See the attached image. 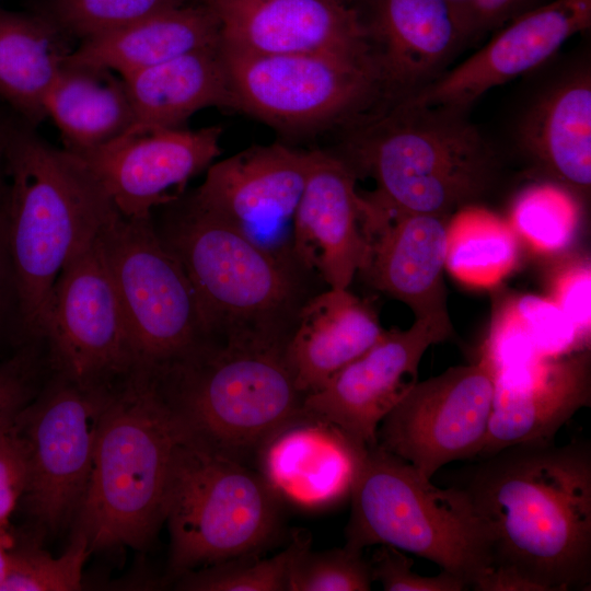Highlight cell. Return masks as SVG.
Returning a JSON list of instances; mask_svg holds the SVG:
<instances>
[{
  "instance_id": "1",
  "label": "cell",
  "mask_w": 591,
  "mask_h": 591,
  "mask_svg": "<svg viewBox=\"0 0 591 591\" xmlns=\"http://www.w3.org/2000/svg\"><path fill=\"white\" fill-rule=\"evenodd\" d=\"M485 523L493 568L531 591L589 590L591 447L523 442L482 457L466 486Z\"/></svg>"
},
{
  "instance_id": "2",
  "label": "cell",
  "mask_w": 591,
  "mask_h": 591,
  "mask_svg": "<svg viewBox=\"0 0 591 591\" xmlns=\"http://www.w3.org/2000/svg\"><path fill=\"white\" fill-rule=\"evenodd\" d=\"M7 244L20 333L39 339L51 289L65 265L117 211L76 153L58 149L21 124L4 160Z\"/></svg>"
},
{
  "instance_id": "3",
  "label": "cell",
  "mask_w": 591,
  "mask_h": 591,
  "mask_svg": "<svg viewBox=\"0 0 591 591\" xmlns=\"http://www.w3.org/2000/svg\"><path fill=\"white\" fill-rule=\"evenodd\" d=\"M157 230L185 269L215 341L287 344L302 305L318 292L314 273L271 254L193 197Z\"/></svg>"
},
{
  "instance_id": "4",
  "label": "cell",
  "mask_w": 591,
  "mask_h": 591,
  "mask_svg": "<svg viewBox=\"0 0 591 591\" xmlns=\"http://www.w3.org/2000/svg\"><path fill=\"white\" fill-rule=\"evenodd\" d=\"M185 432L155 376L136 370L116 386L74 518L91 553L151 542L164 522L173 453Z\"/></svg>"
},
{
  "instance_id": "5",
  "label": "cell",
  "mask_w": 591,
  "mask_h": 591,
  "mask_svg": "<svg viewBox=\"0 0 591 591\" xmlns=\"http://www.w3.org/2000/svg\"><path fill=\"white\" fill-rule=\"evenodd\" d=\"M464 113L394 101L361 124L340 157L374 178L373 204L447 217L484 195L498 171L494 149Z\"/></svg>"
},
{
  "instance_id": "6",
  "label": "cell",
  "mask_w": 591,
  "mask_h": 591,
  "mask_svg": "<svg viewBox=\"0 0 591 591\" xmlns=\"http://www.w3.org/2000/svg\"><path fill=\"white\" fill-rule=\"evenodd\" d=\"M286 346L212 340L157 379L190 436L248 464L275 431L302 413L304 395Z\"/></svg>"
},
{
  "instance_id": "7",
  "label": "cell",
  "mask_w": 591,
  "mask_h": 591,
  "mask_svg": "<svg viewBox=\"0 0 591 591\" xmlns=\"http://www.w3.org/2000/svg\"><path fill=\"white\" fill-rule=\"evenodd\" d=\"M346 544L391 545L473 586L493 565L485 523L464 488H440L379 444L362 454L351 490Z\"/></svg>"
},
{
  "instance_id": "8",
  "label": "cell",
  "mask_w": 591,
  "mask_h": 591,
  "mask_svg": "<svg viewBox=\"0 0 591 591\" xmlns=\"http://www.w3.org/2000/svg\"><path fill=\"white\" fill-rule=\"evenodd\" d=\"M280 505L255 468L186 431L173 453L165 497L171 571L181 576L258 553L279 531Z\"/></svg>"
},
{
  "instance_id": "9",
  "label": "cell",
  "mask_w": 591,
  "mask_h": 591,
  "mask_svg": "<svg viewBox=\"0 0 591 591\" xmlns=\"http://www.w3.org/2000/svg\"><path fill=\"white\" fill-rule=\"evenodd\" d=\"M100 240L136 370L160 376L212 341L187 274L152 217L129 219L116 211L100 231Z\"/></svg>"
},
{
  "instance_id": "10",
  "label": "cell",
  "mask_w": 591,
  "mask_h": 591,
  "mask_svg": "<svg viewBox=\"0 0 591 591\" xmlns=\"http://www.w3.org/2000/svg\"><path fill=\"white\" fill-rule=\"evenodd\" d=\"M220 51L233 108L285 131L331 126L355 117L383 97L370 60L328 51Z\"/></svg>"
},
{
  "instance_id": "11",
  "label": "cell",
  "mask_w": 591,
  "mask_h": 591,
  "mask_svg": "<svg viewBox=\"0 0 591 591\" xmlns=\"http://www.w3.org/2000/svg\"><path fill=\"white\" fill-rule=\"evenodd\" d=\"M116 386L81 384L56 373L18 415L27 466L20 505L44 529L58 530L76 518Z\"/></svg>"
},
{
  "instance_id": "12",
  "label": "cell",
  "mask_w": 591,
  "mask_h": 591,
  "mask_svg": "<svg viewBox=\"0 0 591 591\" xmlns=\"http://www.w3.org/2000/svg\"><path fill=\"white\" fill-rule=\"evenodd\" d=\"M39 339L57 373L81 384L116 386L136 370L100 233L57 277Z\"/></svg>"
},
{
  "instance_id": "13",
  "label": "cell",
  "mask_w": 591,
  "mask_h": 591,
  "mask_svg": "<svg viewBox=\"0 0 591 591\" xmlns=\"http://www.w3.org/2000/svg\"><path fill=\"white\" fill-rule=\"evenodd\" d=\"M494 376L479 359L417 382L382 419L378 444L426 478L478 456L494 405Z\"/></svg>"
},
{
  "instance_id": "14",
  "label": "cell",
  "mask_w": 591,
  "mask_h": 591,
  "mask_svg": "<svg viewBox=\"0 0 591 591\" xmlns=\"http://www.w3.org/2000/svg\"><path fill=\"white\" fill-rule=\"evenodd\" d=\"M310 162L311 151L254 146L212 163L192 197L271 254L300 264L292 224Z\"/></svg>"
},
{
  "instance_id": "15",
  "label": "cell",
  "mask_w": 591,
  "mask_h": 591,
  "mask_svg": "<svg viewBox=\"0 0 591 591\" xmlns=\"http://www.w3.org/2000/svg\"><path fill=\"white\" fill-rule=\"evenodd\" d=\"M219 126L132 129L92 151L77 154L125 218H151L154 208L179 199L189 179L220 154Z\"/></svg>"
},
{
  "instance_id": "16",
  "label": "cell",
  "mask_w": 591,
  "mask_h": 591,
  "mask_svg": "<svg viewBox=\"0 0 591 591\" xmlns=\"http://www.w3.org/2000/svg\"><path fill=\"white\" fill-rule=\"evenodd\" d=\"M452 334L426 320H415L405 331H385L322 389L305 395L302 409L334 424L366 448L376 445L382 419L417 383L425 351Z\"/></svg>"
},
{
  "instance_id": "17",
  "label": "cell",
  "mask_w": 591,
  "mask_h": 591,
  "mask_svg": "<svg viewBox=\"0 0 591 591\" xmlns=\"http://www.w3.org/2000/svg\"><path fill=\"white\" fill-rule=\"evenodd\" d=\"M591 25V0H552L517 16L480 49L402 99L465 112L488 90L533 70Z\"/></svg>"
},
{
  "instance_id": "18",
  "label": "cell",
  "mask_w": 591,
  "mask_h": 591,
  "mask_svg": "<svg viewBox=\"0 0 591 591\" xmlns=\"http://www.w3.org/2000/svg\"><path fill=\"white\" fill-rule=\"evenodd\" d=\"M357 176L340 155L311 151L293 218L292 250L331 288H348L370 255L368 202L357 192Z\"/></svg>"
},
{
  "instance_id": "19",
  "label": "cell",
  "mask_w": 591,
  "mask_h": 591,
  "mask_svg": "<svg viewBox=\"0 0 591 591\" xmlns=\"http://www.w3.org/2000/svg\"><path fill=\"white\" fill-rule=\"evenodd\" d=\"M219 47L253 55L328 51L372 60L354 7L340 0H204ZM374 65V63H373Z\"/></svg>"
},
{
  "instance_id": "20",
  "label": "cell",
  "mask_w": 591,
  "mask_h": 591,
  "mask_svg": "<svg viewBox=\"0 0 591 591\" xmlns=\"http://www.w3.org/2000/svg\"><path fill=\"white\" fill-rule=\"evenodd\" d=\"M383 97L405 99L444 72L465 38L445 0H354Z\"/></svg>"
},
{
  "instance_id": "21",
  "label": "cell",
  "mask_w": 591,
  "mask_h": 591,
  "mask_svg": "<svg viewBox=\"0 0 591 591\" xmlns=\"http://www.w3.org/2000/svg\"><path fill=\"white\" fill-rule=\"evenodd\" d=\"M494 405L478 456L523 442L551 441L591 401L587 349L541 359L493 374Z\"/></svg>"
},
{
  "instance_id": "22",
  "label": "cell",
  "mask_w": 591,
  "mask_h": 591,
  "mask_svg": "<svg viewBox=\"0 0 591 591\" xmlns=\"http://www.w3.org/2000/svg\"><path fill=\"white\" fill-rule=\"evenodd\" d=\"M371 206L370 255L360 271L376 290L405 303L415 320L453 331L447 309V217Z\"/></svg>"
},
{
  "instance_id": "23",
  "label": "cell",
  "mask_w": 591,
  "mask_h": 591,
  "mask_svg": "<svg viewBox=\"0 0 591 591\" xmlns=\"http://www.w3.org/2000/svg\"><path fill=\"white\" fill-rule=\"evenodd\" d=\"M366 449L302 409L262 444L255 470L281 502L321 510L349 497Z\"/></svg>"
},
{
  "instance_id": "24",
  "label": "cell",
  "mask_w": 591,
  "mask_h": 591,
  "mask_svg": "<svg viewBox=\"0 0 591 591\" xmlns=\"http://www.w3.org/2000/svg\"><path fill=\"white\" fill-rule=\"evenodd\" d=\"M517 141L533 165L567 193L591 186V74L586 66L545 88L523 113Z\"/></svg>"
},
{
  "instance_id": "25",
  "label": "cell",
  "mask_w": 591,
  "mask_h": 591,
  "mask_svg": "<svg viewBox=\"0 0 591 591\" xmlns=\"http://www.w3.org/2000/svg\"><path fill=\"white\" fill-rule=\"evenodd\" d=\"M370 304L348 288H331L302 305L286 346L297 389L305 396L369 350L384 334Z\"/></svg>"
},
{
  "instance_id": "26",
  "label": "cell",
  "mask_w": 591,
  "mask_h": 591,
  "mask_svg": "<svg viewBox=\"0 0 591 591\" xmlns=\"http://www.w3.org/2000/svg\"><path fill=\"white\" fill-rule=\"evenodd\" d=\"M219 46L218 23L202 3L172 8L81 40L65 63L124 78L190 51Z\"/></svg>"
},
{
  "instance_id": "27",
  "label": "cell",
  "mask_w": 591,
  "mask_h": 591,
  "mask_svg": "<svg viewBox=\"0 0 591 591\" xmlns=\"http://www.w3.org/2000/svg\"><path fill=\"white\" fill-rule=\"evenodd\" d=\"M121 80L131 106L132 129L181 128L202 108H233L219 46L187 53Z\"/></svg>"
},
{
  "instance_id": "28",
  "label": "cell",
  "mask_w": 591,
  "mask_h": 591,
  "mask_svg": "<svg viewBox=\"0 0 591 591\" xmlns=\"http://www.w3.org/2000/svg\"><path fill=\"white\" fill-rule=\"evenodd\" d=\"M62 33L49 18L0 8V97L28 125L46 118V97L71 51Z\"/></svg>"
},
{
  "instance_id": "29",
  "label": "cell",
  "mask_w": 591,
  "mask_h": 591,
  "mask_svg": "<svg viewBox=\"0 0 591 591\" xmlns=\"http://www.w3.org/2000/svg\"><path fill=\"white\" fill-rule=\"evenodd\" d=\"M115 73L65 63L45 101V115L67 150L82 154L124 134L132 123L125 84Z\"/></svg>"
},
{
  "instance_id": "30",
  "label": "cell",
  "mask_w": 591,
  "mask_h": 591,
  "mask_svg": "<svg viewBox=\"0 0 591 591\" xmlns=\"http://www.w3.org/2000/svg\"><path fill=\"white\" fill-rule=\"evenodd\" d=\"M518 236L493 213L462 209L447 225L445 269L472 288H491L515 267Z\"/></svg>"
},
{
  "instance_id": "31",
  "label": "cell",
  "mask_w": 591,
  "mask_h": 591,
  "mask_svg": "<svg viewBox=\"0 0 591 591\" xmlns=\"http://www.w3.org/2000/svg\"><path fill=\"white\" fill-rule=\"evenodd\" d=\"M310 536L297 534L286 549L269 558L248 553L187 571L176 587L190 591H288L294 556Z\"/></svg>"
},
{
  "instance_id": "32",
  "label": "cell",
  "mask_w": 591,
  "mask_h": 591,
  "mask_svg": "<svg viewBox=\"0 0 591 591\" xmlns=\"http://www.w3.org/2000/svg\"><path fill=\"white\" fill-rule=\"evenodd\" d=\"M578 208L570 194L555 186L535 187L517 201L511 227L536 253L565 250L578 228Z\"/></svg>"
},
{
  "instance_id": "33",
  "label": "cell",
  "mask_w": 591,
  "mask_h": 591,
  "mask_svg": "<svg viewBox=\"0 0 591 591\" xmlns=\"http://www.w3.org/2000/svg\"><path fill=\"white\" fill-rule=\"evenodd\" d=\"M90 553L88 538L78 531L58 557L36 545L9 548L8 570L0 591L80 590Z\"/></svg>"
},
{
  "instance_id": "34",
  "label": "cell",
  "mask_w": 591,
  "mask_h": 591,
  "mask_svg": "<svg viewBox=\"0 0 591 591\" xmlns=\"http://www.w3.org/2000/svg\"><path fill=\"white\" fill-rule=\"evenodd\" d=\"M372 584L369 560L345 544L327 551H312L309 537L289 571L288 591H369Z\"/></svg>"
},
{
  "instance_id": "35",
  "label": "cell",
  "mask_w": 591,
  "mask_h": 591,
  "mask_svg": "<svg viewBox=\"0 0 591 591\" xmlns=\"http://www.w3.org/2000/svg\"><path fill=\"white\" fill-rule=\"evenodd\" d=\"M185 0H53L50 20L63 32L84 40L159 12Z\"/></svg>"
},
{
  "instance_id": "36",
  "label": "cell",
  "mask_w": 591,
  "mask_h": 591,
  "mask_svg": "<svg viewBox=\"0 0 591 591\" xmlns=\"http://www.w3.org/2000/svg\"><path fill=\"white\" fill-rule=\"evenodd\" d=\"M513 301L543 358H557L583 350L581 348L587 344L551 298L524 294Z\"/></svg>"
},
{
  "instance_id": "37",
  "label": "cell",
  "mask_w": 591,
  "mask_h": 591,
  "mask_svg": "<svg viewBox=\"0 0 591 591\" xmlns=\"http://www.w3.org/2000/svg\"><path fill=\"white\" fill-rule=\"evenodd\" d=\"M480 359L493 374L503 369L548 359L540 355L513 299L500 306L494 315Z\"/></svg>"
},
{
  "instance_id": "38",
  "label": "cell",
  "mask_w": 591,
  "mask_h": 591,
  "mask_svg": "<svg viewBox=\"0 0 591 591\" xmlns=\"http://www.w3.org/2000/svg\"><path fill=\"white\" fill-rule=\"evenodd\" d=\"M369 565L372 581H379L386 591H462L468 588L462 579L444 570L433 577L414 572V560L391 545L380 544Z\"/></svg>"
},
{
  "instance_id": "39",
  "label": "cell",
  "mask_w": 591,
  "mask_h": 591,
  "mask_svg": "<svg viewBox=\"0 0 591 591\" xmlns=\"http://www.w3.org/2000/svg\"><path fill=\"white\" fill-rule=\"evenodd\" d=\"M551 299L575 326L580 339L587 344L591 331V269L586 260L563 267L552 282Z\"/></svg>"
},
{
  "instance_id": "40",
  "label": "cell",
  "mask_w": 591,
  "mask_h": 591,
  "mask_svg": "<svg viewBox=\"0 0 591 591\" xmlns=\"http://www.w3.org/2000/svg\"><path fill=\"white\" fill-rule=\"evenodd\" d=\"M14 422L0 434V529L20 505L27 479L25 450Z\"/></svg>"
},
{
  "instance_id": "41",
  "label": "cell",
  "mask_w": 591,
  "mask_h": 591,
  "mask_svg": "<svg viewBox=\"0 0 591 591\" xmlns=\"http://www.w3.org/2000/svg\"><path fill=\"white\" fill-rule=\"evenodd\" d=\"M33 368L26 352L0 362V434L35 395Z\"/></svg>"
},
{
  "instance_id": "42",
  "label": "cell",
  "mask_w": 591,
  "mask_h": 591,
  "mask_svg": "<svg viewBox=\"0 0 591 591\" xmlns=\"http://www.w3.org/2000/svg\"><path fill=\"white\" fill-rule=\"evenodd\" d=\"M544 0H474L471 14V39L498 30L517 16L541 5Z\"/></svg>"
},
{
  "instance_id": "43",
  "label": "cell",
  "mask_w": 591,
  "mask_h": 591,
  "mask_svg": "<svg viewBox=\"0 0 591 591\" xmlns=\"http://www.w3.org/2000/svg\"><path fill=\"white\" fill-rule=\"evenodd\" d=\"M9 318L19 325V308L7 244V183L0 186V335Z\"/></svg>"
},
{
  "instance_id": "44",
  "label": "cell",
  "mask_w": 591,
  "mask_h": 591,
  "mask_svg": "<svg viewBox=\"0 0 591 591\" xmlns=\"http://www.w3.org/2000/svg\"><path fill=\"white\" fill-rule=\"evenodd\" d=\"M465 38L470 40L471 14L474 0H445Z\"/></svg>"
},
{
  "instance_id": "45",
  "label": "cell",
  "mask_w": 591,
  "mask_h": 591,
  "mask_svg": "<svg viewBox=\"0 0 591 591\" xmlns=\"http://www.w3.org/2000/svg\"><path fill=\"white\" fill-rule=\"evenodd\" d=\"M20 125L12 114L0 109V164L4 163L9 143ZM2 183L0 179V186Z\"/></svg>"
},
{
  "instance_id": "46",
  "label": "cell",
  "mask_w": 591,
  "mask_h": 591,
  "mask_svg": "<svg viewBox=\"0 0 591 591\" xmlns=\"http://www.w3.org/2000/svg\"><path fill=\"white\" fill-rule=\"evenodd\" d=\"M9 548L5 544L4 529H0V589L8 570Z\"/></svg>"
},
{
  "instance_id": "47",
  "label": "cell",
  "mask_w": 591,
  "mask_h": 591,
  "mask_svg": "<svg viewBox=\"0 0 591 591\" xmlns=\"http://www.w3.org/2000/svg\"><path fill=\"white\" fill-rule=\"evenodd\" d=\"M340 1L352 7L354 0H340Z\"/></svg>"
}]
</instances>
